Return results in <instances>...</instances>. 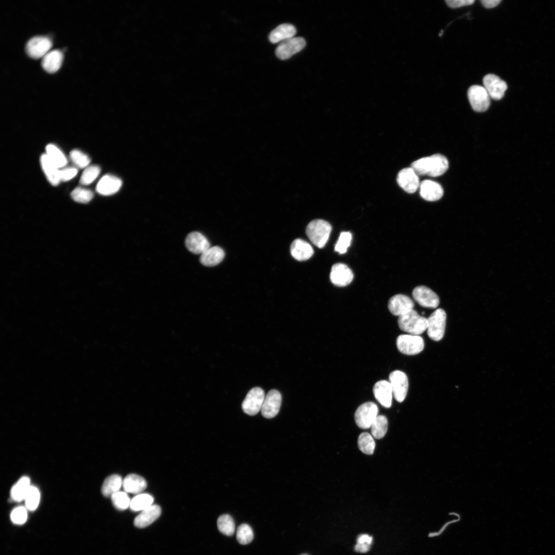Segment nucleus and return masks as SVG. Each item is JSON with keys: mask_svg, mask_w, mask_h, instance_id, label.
<instances>
[{"mask_svg": "<svg viewBox=\"0 0 555 555\" xmlns=\"http://www.w3.org/2000/svg\"><path fill=\"white\" fill-rule=\"evenodd\" d=\"M411 167L418 175L437 177L447 171L449 162L445 156L436 154L414 161Z\"/></svg>", "mask_w": 555, "mask_h": 555, "instance_id": "f257e3e1", "label": "nucleus"}, {"mask_svg": "<svg viewBox=\"0 0 555 555\" xmlns=\"http://www.w3.org/2000/svg\"><path fill=\"white\" fill-rule=\"evenodd\" d=\"M398 324L401 330L411 335H419L427 329L428 319L412 309L398 317Z\"/></svg>", "mask_w": 555, "mask_h": 555, "instance_id": "f03ea898", "label": "nucleus"}, {"mask_svg": "<svg viewBox=\"0 0 555 555\" xmlns=\"http://www.w3.org/2000/svg\"><path fill=\"white\" fill-rule=\"evenodd\" d=\"M331 229V226L328 222L323 219H314L308 224L306 234L314 245L322 248L326 244Z\"/></svg>", "mask_w": 555, "mask_h": 555, "instance_id": "7ed1b4c3", "label": "nucleus"}, {"mask_svg": "<svg viewBox=\"0 0 555 555\" xmlns=\"http://www.w3.org/2000/svg\"><path fill=\"white\" fill-rule=\"evenodd\" d=\"M447 315L442 308H438L428 318L427 334L432 340L438 341L443 338L446 324Z\"/></svg>", "mask_w": 555, "mask_h": 555, "instance_id": "20e7f679", "label": "nucleus"}, {"mask_svg": "<svg viewBox=\"0 0 555 555\" xmlns=\"http://www.w3.org/2000/svg\"><path fill=\"white\" fill-rule=\"evenodd\" d=\"M398 350L406 355H415L421 352L424 346V340L419 335H400L396 339Z\"/></svg>", "mask_w": 555, "mask_h": 555, "instance_id": "39448f33", "label": "nucleus"}, {"mask_svg": "<svg viewBox=\"0 0 555 555\" xmlns=\"http://www.w3.org/2000/svg\"><path fill=\"white\" fill-rule=\"evenodd\" d=\"M468 97L473 109L477 112L487 110L490 104V97L484 86L474 85L469 87Z\"/></svg>", "mask_w": 555, "mask_h": 555, "instance_id": "423d86ee", "label": "nucleus"}, {"mask_svg": "<svg viewBox=\"0 0 555 555\" xmlns=\"http://www.w3.org/2000/svg\"><path fill=\"white\" fill-rule=\"evenodd\" d=\"M378 408L373 402H365L360 405L355 413V420L357 425L362 429L371 428L373 422L378 416Z\"/></svg>", "mask_w": 555, "mask_h": 555, "instance_id": "0eeeda50", "label": "nucleus"}, {"mask_svg": "<svg viewBox=\"0 0 555 555\" xmlns=\"http://www.w3.org/2000/svg\"><path fill=\"white\" fill-rule=\"evenodd\" d=\"M265 397V393L261 388H252L249 391L242 402V410L249 415H256L261 411Z\"/></svg>", "mask_w": 555, "mask_h": 555, "instance_id": "6e6552de", "label": "nucleus"}, {"mask_svg": "<svg viewBox=\"0 0 555 555\" xmlns=\"http://www.w3.org/2000/svg\"><path fill=\"white\" fill-rule=\"evenodd\" d=\"M389 382L394 397L398 402H402L406 397L409 387L406 375L399 370L393 371L389 375Z\"/></svg>", "mask_w": 555, "mask_h": 555, "instance_id": "1a4fd4ad", "label": "nucleus"}, {"mask_svg": "<svg viewBox=\"0 0 555 555\" xmlns=\"http://www.w3.org/2000/svg\"><path fill=\"white\" fill-rule=\"evenodd\" d=\"M52 45L51 40L47 36H35L31 38L26 45V51L32 58H43L47 53Z\"/></svg>", "mask_w": 555, "mask_h": 555, "instance_id": "9d476101", "label": "nucleus"}, {"mask_svg": "<svg viewBox=\"0 0 555 555\" xmlns=\"http://www.w3.org/2000/svg\"><path fill=\"white\" fill-rule=\"evenodd\" d=\"M305 45L303 38L293 37L281 42L275 50V54L280 59L286 60L302 50Z\"/></svg>", "mask_w": 555, "mask_h": 555, "instance_id": "9b49d317", "label": "nucleus"}, {"mask_svg": "<svg viewBox=\"0 0 555 555\" xmlns=\"http://www.w3.org/2000/svg\"><path fill=\"white\" fill-rule=\"evenodd\" d=\"M483 84L490 97L495 100L502 99L507 88V85L504 81L492 73L484 77Z\"/></svg>", "mask_w": 555, "mask_h": 555, "instance_id": "f8f14e48", "label": "nucleus"}, {"mask_svg": "<svg viewBox=\"0 0 555 555\" xmlns=\"http://www.w3.org/2000/svg\"><path fill=\"white\" fill-rule=\"evenodd\" d=\"M414 299L421 306L436 308L439 304L438 295L425 286H418L413 290Z\"/></svg>", "mask_w": 555, "mask_h": 555, "instance_id": "ddd939ff", "label": "nucleus"}, {"mask_svg": "<svg viewBox=\"0 0 555 555\" xmlns=\"http://www.w3.org/2000/svg\"><path fill=\"white\" fill-rule=\"evenodd\" d=\"M398 185L406 192L413 193L419 188L418 175L411 168H406L400 171L397 176Z\"/></svg>", "mask_w": 555, "mask_h": 555, "instance_id": "4468645a", "label": "nucleus"}, {"mask_svg": "<svg viewBox=\"0 0 555 555\" xmlns=\"http://www.w3.org/2000/svg\"><path fill=\"white\" fill-rule=\"evenodd\" d=\"M282 402L281 393L276 390L268 392L262 406V415L266 418L274 417L279 413Z\"/></svg>", "mask_w": 555, "mask_h": 555, "instance_id": "2eb2a0df", "label": "nucleus"}, {"mask_svg": "<svg viewBox=\"0 0 555 555\" xmlns=\"http://www.w3.org/2000/svg\"><path fill=\"white\" fill-rule=\"evenodd\" d=\"M354 278L351 269L345 264L336 263L331 269L330 280L331 283L338 287H344L349 284Z\"/></svg>", "mask_w": 555, "mask_h": 555, "instance_id": "dca6fc26", "label": "nucleus"}, {"mask_svg": "<svg viewBox=\"0 0 555 555\" xmlns=\"http://www.w3.org/2000/svg\"><path fill=\"white\" fill-rule=\"evenodd\" d=\"M387 306L391 313L399 317L413 309L414 303L408 296L398 294L390 299Z\"/></svg>", "mask_w": 555, "mask_h": 555, "instance_id": "f3484780", "label": "nucleus"}, {"mask_svg": "<svg viewBox=\"0 0 555 555\" xmlns=\"http://www.w3.org/2000/svg\"><path fill=\"white\" fill-rule=\"evenodd\" d=\"M373 393L376 400L382 406L387 408L391 406L393 394L389 381L384 380L377 381L374 385Z\"/></svg>", "mask_w": 555, "mask_h": 555, "instance_id": "a211bd4d", "label": "nucleus"}, {"mask_svg": "<svg viewBox=\"0 0 555 555\" xmlns=\"http://www.w3.org/2000/svg\"><path fill=\"white\" fill-rule=\"evenodd\" d=\"M419 189L420 196L427 201L438 200L443 194V190L441 185L431 180L427 179L421 182Z\"/></svg>", "mask_w": 555, "mask_h": 555, "instance_id": "6ab92c4d", "label": "nucleus"}, {"mask_svg": "<svg viewBox=\"0 0 555 555\" xmlns=\"http://www.w3.org/2000/svg\"><path fill=\"white\" fill-rule=\"evenodd\" d=\"M187 249L193 253L202 254L210 247L207 238L198 232H193L188 235L185 242Z\"/></svg>", "mask_w": 555, "mask_h": 555, "instance_id": "aec40b11", "label": "nucleus"}, {"mask_svg": "<svg viewBox=\"0 0 555 555\" xmlns=\"http://www.w3.org/2000/svg\"><path fill=\"white\" fill-rule=\"evenodd\" d=\"M122 186L121 180L112 175H105L98 182L96 190L98 193L104 196L113 195L117 192Z\"/></svg>", "mask_w": 555, "mask_h": 555, "instance_id": "412c9836", "label": "nucleus"}, {"mask_svg": "<svg viewBox=\"0 0 555 555\" xmlns=\"http://www.w3.org/2000/svg\"><path fill=\"white\" fill-rule=\"evenodd\" d=\"M161 508L157 505H152L141 511L134 519V524L138 528L148 526L157 519L161 514Z\"/></svg>", "mask_w": 555, "mask_h": 555, "instance_id": "4be33fe9", "label": "nucleus"}, {"mask_svg": "<svg viewBox=\"0 0 555 555\" xmlns=\"http://www.w3.org/2000/svg\"><path fill=\"white\" fill-rule=\"evenodd\" d=\"M290 250L292 256L299 261L307 260L313 254V249L311 246L301 238L295 239L292 242Z\"/></svg>", "mask_w": 555, "mask_h": 555, "instance_id": "5701e85b", "label": "nucleus"}, {"mask_svg": "<svg viewBox=\"0 0 555 555\" xmlns=\"http://www.w3.org/2000/svg\"><path fill=\"white\" fill-rule=\"evenodd\" d=\"M63 59V55L61 50L55 49L49 51L42 58V67L48 72H55L60 68Z\"/></svg>", "mask_w": 555, "mask_h": 555, "instance_id": "b1692460", "label": "nucleus"}, {"mask_svg": "<svg viewBox=\"0 0 555 555\" xmlns=\"http://www.w3.org/2000/svg\"><path fill=\"white\" fill-rule=\"evenodd\" d=\"M225 257V252L218 246L210 247L200 256V262L206 266H214L220 263Z\"/></svg>", "mask_w": 555, "mask_h": 555, "instance_id": "393cba45", "label": "nucleus"}, {"mask_svg": "<svg viewBox=\"0 0 555 555\" xmlns=\"http://www.w3.org/2000/svg\"><path fill=\"white\" fill-rule=\"evenodd\" d=\"M122 486L126 492L138 494L145 490L147 483L142 477L135 474H130L123 480Z\"/></svg>", "mask_w": 555, "mask_h": 555, "instance_id": "a878e982", "label": "nucleus"}, {"mask_svg": "<svg viewBox=\"0 0 555 555\" xmlns=\"http://www.w3.org/2000/svg\"><path fill=\"white\" fill-rule=\"evenodd\" d=\"M296 29L290 24H282L274 29L269 34V39L272 43L282 42L294 37Z\"/></svg>", "mask_w": 555, "mask_h": 555, "instance_id": "bb28decb", "label": "nucleus"}, {"mask_svg": "<svg viewBox=\"0 0 555 555\" xmlns=\"http://www.w3.org/2000/svg\"><path fill=\"white\" fill-rule=\"evenodd\" d=\"M41 165L48 181L52 186H57L61 181L59 169L45 154L41 156Z\"/></svg>", "mask_w": 555, "mask_h": 555, "instance_id": "cd10ccee", "label": "nucleus"}, {"mask_svg": "<svg viewBox=\"0 0 555 555\" xmlns=\"http://www.w3.org/2000/svg\"><path fill=\"white\" fill-rule=\"evenodd\" d=\"M30 486L29 477L23 476L20 478L11 489L10 495L12 499L16 502L24 500Z\"/></svg>", "mask_w": 555, "mask_h": 555, "instance_id": "c85d7f7f", "label": "nucleus"}, {"mask_svg": "<svg viewBox=\"0 0 555 555\" xmlns=\"http://www.w3.org/2000/svg\"><path fill=\"white\" fill-rule=\"evenodd\" d=\"M122 483L123 480L120 475H110L104 480L101 487V492L105 496H111L114 493L119 491Z\"/></svg>", "mask_w": 555, "mask_h": 555, "instance_id": "c756f323", "label": "nucleus"}, {"mask_svg": "<svg viewBox=\"0 0 555 555\" xmlns=\"http://www.w3.org/2000/svg\"><path fill=\"white\" fill-rule=\"evenodd\" d=\"M46 155L59 168L65 166L67 160L63 152L56 145L49 144L46 147Z\"/></svg>", "mask_w": 555, "mask_h": 555, "instance_id": "7c9ffc66", "label": "nucleus"}, {"mask_svg": "<svg viewBox=\"0 0 555 555\" xmlns=\"http://www.w3.org/2000/svg\"><path fill=\"white\" fill-rule=\"evenodd\" d=\"M153 501L154 498L151 495L139 494L131 501L130 508L133 511H142L152 505Z\"/></svg>", "mask_w": 555, "mask_h": 555, "instance_id": "2f4dec72", "label": "nucleus"}, {"mask_svg": "<svg viewBox=\"0 0 555 555\" xmlns=\"http://www.w3.org/2000/svg\"><path fill=\"white\" fill-rule=\"evenodd\" d=\"M388 422L384 415H378L373 422L371 428L373 436L376 439L383 438L387 430Z\"/></svg>", "mask_w": 555, "mask_h": 555, "instance_id": "473e14b6", "label": "nucleus"}, {"mask_svg": "<svg viewBox=\"0 0 555 555\" xmlns=\"http://www.w3.org/2000/svg\"><path fill=\"white\" fill-rule=\"evenodd\" d=\"M217 527L225 535L231 536L235 531V523L231 516L228 514L220 515L217 520Z\"/></svg>", "mask_w": 555, "mask_h": 555, "instance_id": "72a5a7b5", "label": "nucleus"}, {"mask_svg": "<svg viewBox=\"0 0 555 555\" xmlns=\"http://www.w3.org/2000/svg\"><path fill=\"white\" fill-rule=\"evenodd\" d=\"M358 445L359 449L364 454L372 455L373 454L375 442L373 437L367 432L362 433L358 439Z\"/></svg>", "mask_w": 555, "mask_h": 555, "instance_id": "f704fd0d", "label": "nucleus"}, {"mask_svg": "<svg viewBox=\"0 0 555 555\" xmlns=\"http://www.w3.org/2000/svg\"><path fill=\"white\" fill-rule=\"evenodd\" d=\"M40 500V493L39 489L31 486L24 498L26 508L29 510H34L38 507Z\"/></svg>", "mask_w": 555, "mask_h": 555, "instance_id": "c9c22d12", "label": "nucleus"}, {"mask_svg": "<svg viewBox=\"0 0 555 555\" xmlns=\"http://www.w3.org/2000/svg\"><path fill=\"white\" fill-rule=\"evenodd\" d=\"M237 541L242 545L250 543L253 539V532L251 527L247 524L239 525L236 531Z\"/></svg>", "mask_w": 555, "mask_h": 555, "instance_id": "e433bc0d", "label": "nucleus"}, {"mask_svg": "<svg viewBox=\"0 0 555 555\" xmlns=\"http://www.w3.org/2000/svg\"><path fill=\"white\" fill-rule=\"evenodd\" d=\"M101 169L98 165H92L87 166L81 175L80 183L83 185L89 184L96 179Z\"/></svg>", "mask_w": 555, "mask_h": 555, "instance_id": "4c0bfd02", "label": "nucleus"}, {"mask_svg": "<svg viewBox=\"0 0 555 555\" xmlns=\"http://www.w3.org/2000/svg\"><path fill=\"white\" fill-rule=\"evenodd\" d=\"M113 504L118 510H123L130 507L131 501L126 492L118 491L111 496Z\"/></svg>", "mask_w": 555, "mask_h": 555, "instance_id": "58836bf2", "label": "nucleus"}, {"mask_svg": "<svg viewBox=\"0 0 555 555\" xmlns=\"http://www.w3.org/2000/svg\"><path fill=\"white\" fill-rule=\"evenodd\" d=\"M93 196L91 191L81 187L75 188L71 193V196L75 201L83 203L89 202Z\"/></svg>", "mask_w": 555, "mask_h": 555, "instance_id": "ea45409f", "label": "nucleus"}, {"mask_svg": "<svg viewBox=\"0 0 555 555\" xmlns=\"http://www.w3.org/2000/svg\"><path fill=\"white\" fill-rule=\"evenodd\" d=\"M69 156L72 162L80 168H86L90 161V158L86 154L78 150L71 151Z\"/></svg>", "mask_w": 555, "mask_h": 555, "instance_id": "a19ab883", "label": "nucleus"}, {"mask_svg": "<svg viewBox=\"0 0 555 555\" xmlns=\"http://www.w3.org/2000/svg\"><path fill=\"white\" fill-rule=\"evenodd\" d=\"M351 238L352 236L350 232H341L335 245V250L340 254L345 253L350 245Z\"/></svg>", "mask_w": 555, "mask_h": 555, "instance_id": "79ce46f5", "label": "nucleus"}, {"mask_svg": "<svg viewBox=\"0 0 555 555\" xmlns=\"http://www.w3.org/2000/svg\"><path fill=\"white\" fill-rule=\"evenodd\" d=\"M11 519L12 521L16 524H22L25 523L27 519V512L26 508L24 507H18L14 509L11 513Z\"/></svg>", "mask_w": 555, "mask_h": 555, "instance_id": "37998d69", "label": "nucleus"}, {"mask_svg": "<svg viewBox=\"0 0 555 555\" xmlns=\"http://www.w3.org/2000/svg\"><path fill=\"white\" fill-rule=\"evenodd\" d=\"M78 170L73 167H68L60 170L61 181H66L73 178L77 174Z\"/></svg>", "mask_w": 555, "mask_h": 555, "instance_id": "c03bdc74", "label": "nucleus"}, {"mask_svg": "<svg viewBox=\"0 0 555 555\" xmlns=\"http://www.w3.org/2000/svg\"><path fill=\"white\" fill-rule=\"evenodd\" d=\"M474 0H447L446 3L447 5L452 8H456L462 6H468L473 4Z\"/></svg>", "mask_w": 555, "mask_h": 555, "instance_id": "a18cd8bd", "label": "nucleus"}, {"mask_svg": "<svg viewBox=\"0 0 555 555\" xmlns=\"http://www.w3.org/2000/svg\"><path fill=\"white\" fill-rule=\"evenodd\" d=\"M373 542V537L367 534L359 535L357 539V543L368 544L371 545Z\"/></svg>", "mask_w": 555, "mask_h": 555, "instance_id": "49530a36", "label": "nucleus"}, {"mask_svg": "<svg viewBox=\"0 0 555 555\" xmlns=\"http://www.w3.org/2000/svg\"><path fill=\"white\" fill-rule=\"evenodd\" d=\"M371 545L368 544L357 543L355 547V550L360 553H365L369 551Z\"/></svg>", "mask_w": 555, "mask_h": 555, "instance_id": "de8ad7c7", "label": "nucleus"}, {"mask_svg": "<svg viewBox=\"0 0 555 555\" xmlns=\"http://www.w3.org/2000/svg\"><path fill=\"white\" fill-rule=\"evenodd\" d=\"M501 2V0H482L480 1L482 5L486 8H494L497 6Z\"/></svg>", "mask_w": 555, "mask_h": 555, "instance_id": "09e8293b", "label": "nucleus"}, {"mask_svg": "<svg viewBox=\"0 0 555 555\" xmlns=\"http://www.w3.org/2000/svg\"><path fill=\"white\" fill-rule=\"evenodd\" d=\"M302 555H307V554H302Z\"/></svg>", "mask_w": 555, "mask_h": 555, "instance_id": "8fccbe9b", "label": "nucleus"}]
</instances>
